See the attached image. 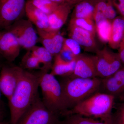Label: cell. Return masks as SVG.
Returning <instances> with one entry per match:
<instances>
[{"instance_id": "obj_1", "label": "cell", "mask_w": 124, "mask_h": 124, "mask_svg": "<svg viewBox=\"0 0 124 124\" xmlns=\"http://www.w3.org/2000/svg\"><path fill=\"white\" fill-rule=\"evenodd\" d=\"M39 73L24 70L15 91L9 99L10 124H17L39 95Z\"/></svg>"}, {"instance_id": "obj_2", "label": "cell", "mask_w": 124, "mask_h": 124, "mask_svg": "<svg viewBox=\"0 0 124 124\" xmlns=\"http://www.w3.org/2000/svg\"><path fill=\"white\" fill-rule=\"evenodd\" d=\"M64 78L60 83L67 111L99 91V78Z\"/></svg>"}, {"instance_id": "obj_3", "label": "cell", "mask_w": 124, "mask_h": 124, "mask_svg": "<svg viewBox=\"0 0 124 124\" xmlns=\"http://www.w3.org/2000/svg\"><path fill=\"white\" fill-rule=\"evenodd\" d=\"M115 98L106 93L97 92L66 111L62 115L76 114L103 121L112 119Z\"/></svg>"}, {"instance_id": "obj_4", "label": "cell", "mask_w": 124, "mask_h": 124, "mask_svg": "<svg viewBox=\"0 0 124 124\" xmlns=\"http://www.w3.org/2000/svg\"><path fill=\"white\" fill-rule=\"evenodd\" d=\"M39 86L42 101L47 109L56 115H62L67 111L60 82L50 73L40 71Z\"/></svg>"}, {"instance_id": "obj_5", "label": "cell", "mask_w": 124, "mask_h": 124, "mask_svg": "<svg viewBox=\"0 0 124 124\" xmlns=\"http://www.w3.org/2000/svg\"><path fill=\"white\" fill-rule=\"evenodd\" d=\"M58 116L46 108L39 94L17 124H58Z\"/></svg>"}, {"instance_id": "obj_6", "label": "cell", "mask_w": 124, "mask_h": 124, "mask_svg": "<svg viewBox=\"0 0 124 124\" xmlns=\"http://www.w3.org/2000/svg\"><path fill=\"white\" fill-rule=\"evenodd\" d=\"M94 57L97 77L101 79L111 76L123 66L118 53L107 46L98 49Z\"/></svg>"}, {"instance_id": "obj_7", "label": "cell", "mask_w": 124, "mask_h": 124, "mask_svg": "<svg viewBox=\"0 0 124 124\" xmlns=\"http://www.w3.org/2000/svg\"><path fill=\"white\" fill-rule=\"evenodd\" d=\"M5 29L13 33L21 47L27 50L36 46L39 41L37 31L33 24L27 19H19Z\"/></svg>"}, {"instance_id": "obj_8", "label": "cell", "mask_w": 124, "mask_h": 124, "mask_svg": "<svg viewBox=\"0 0 124 124\" xmlns=\"http://www.w3.org/2000/svg\"><path fill=\"white\" fill-rule=\"evenodd\" d=\"M27 0H0V31L22 18Z\"/></svg>"}, {"instance_id": "obj_9", "label": "cell", "mask_w": 124, "mask_h": 124, "mask_svg": "<svg viewBox=\"0 0 124 124\" xmlns=\"http://www.w3.org/2000/svg\"><path fill=\"white\" fill-rule=\"evenodd\" d=\"M23 70L20 66L2 64L0 69V88L1 93L8 100L15 91Z\"/></svg>"}, {"instance_id": "obj_10", "label": "cell", "mask_w": 124, "mask_h": 124, "mask_svg": "<svg viewBox=\"0 0 124 124\" xmlns=\"http://www.w3.org/2000/svg\"><path fill=\"white\" fill-rule=\"evenodd\" d=\"M19 43L15 35L7 29L0 31V55L7 62H12L20 54Z\"/></svg>"}, {"instance_id": "obj_11", "label": "cell", "mask_w": 124, "mask_h": 124, "mask_svg": "<svg viewBox=\"0 0 124 124\" xmlns=\"http://www.w3.org/2000/svg\"><path fill=\"white\" fill-rule=\"evenodd\" d=\"M70 78H91L97 77L94 55L80 54L76 58V63Z\"/></svg>"}, {"instance_id": "obj_12", "label": "cell", "mask_w": 124, "mask_h": 124, "mask_svg": "<svg viewBox=\"0 0 124 124\" xmlns=\"http://www.w3.org/2000/svg\"><path fill=\"white\" fill-rule=\"evenodd\" d=\"M101 80L99 92L116 96L124 93V66L115 73Z\"/></svg>"}, {"instance_id": "obj_13", "label": "cell", "mask_w": 124, "mask_h": 124, "mask_svg": "<svg viewBox=\"0 0 124 124\" xmlns=\"http://www.w3.org/2000/svg\"><path fill=\"white\" fill-rule=\"evenodd\" d=\"M36 31L39 41L41 42L43 47L54 56L60 53L64 38L59 33V31H46L38 29H37Z\"/></svg>"}, {"instance_id": "obj_14", "label": "cell", "mask_w": 124, "mask_h": 124, "mask_svg": "<svg viewBox=\"0 0 124 124\" xmlns=\"http://www.w3.org/2000/svg\"><path fill=\"white\" fill-rule=\"evenodd\" d=\"M69 36L75 40L79 44L88 52L96 53L98 49L97 47L94 38L95 35L90 32L75 26L68 25Z\"/></svg>"}, {"instance_id": "obj_15", "label": "cell", "mask_w": 124, "mask_h": 124, "mask_svg": "<svg viewBox=\"0 0 124 124\" xmlns=\"http://www.w3.org/2000/svg\"><path fill=\"white\" fill-rule=\"evenodd\" d=\"M73 6L68 2L61 3L48 15L50 28L51 31H59L67 22Z\"/></svg>"}, {"instance_id": "obj_16", "label": "cell", "mask_w": 124, "mask_h": 124, "mask_svg": "<svg viewBox=\"0 0 124 124\" xmlns=\"http://www.w3.org/2000/svg\"><path fill=\"white\" fill-rule=\"evenodd\" d=\"M27 19L36 27L37 29L51 31L50 28L48 16L35 7L29 0H27L25 8Z\"/></svg>"}, {"instance_id": "obj_17", "label": "cell", "mask_w": 124, "mask_h": 124, "mask_svg": "<svg viewBox=\"0 0 124 124\" xmlns=\"http://www.w3.org/2000/svg\"><path fill=\"white\" fill-rule=\"evenodd\" d=\"M124 36V17L116 16L112 21L108 43L111 48L118 49Z\"/></svg>"}, {"instance_id": "obj_18", "label": "cell", "mask_w": 124, "mask_h": 124, "mask_svg": "<svg viewBox=\"0 0 124 124\" xmlns=\"http://www.w3.org/2000/svg\"><path fill=\"white\" fill-rule=\"evenodd\" d=\"M76 59L71 62H67L62 58L59 54L54 55L53 66L50 72L53 75L68 77L73 73Z\"/></svg>"}, {"instance_id": "obj_19", "label": "cell", "mask_w": 124, "mask_h": 124, "mask_svg": "<svg viewBox=\"0 0 124 124\" xmlns=\"http://www.w3.org/2000/svg\"><path fill=\"white\" fill-rule=\"evenodd\" d=\"M100 0H85L76 4L71 18H89L93 19L95 5Z\"/></svg>"}, {"instance_id": "obj_20", "label": "cell", "mask_w": 124, "mask_h": 124, "mask_svg": "<svg viewBox=\"0 0 124 124\" xmlns=\"http://www.w3.org/2000/svg\"><path fill=\"white\" fill-rule=\"evenodd\" d=\"M38 58L41 66L40 71L49 72L53 66V55L43 46H36L30 50Z\"/></svg>"}, {"instance_id": "obj_21", "label": "cell", "mask_w": 124, "mask_h": 124, "mask_svg": "<svg viewBox=\"0 0 124 124\" xmlns=\"http://www.w3.org/2000/svg\"><path fill=\"white\" fill-rule=\"evenodd\" d=\"M66 116L63 120L60 121L59 124H113L112 119L103 121L76 114H71Z\"/></svg>"}, {"instance_id": "obj_22", "label": "cell", "mask_w": 124, "mask_h": 124, "mask_svg": "<svg viewBox=\"0 0 124 124\" xmlns=\"http://www.w3.org/2000/svg\"><path fill=\"white\" fill-rule=\"evenodd\" d=\"M112 21L105 19L95 24L96 33L99 39L103 43L108 42Z\"/></svg>"}, {"instance_id": "obj_23", "label": "cell", "mask_w": 124, "mask_h": 124, "mask_svg": "<svg viewBox=\"0 0 124 124\" xmlns=\"http://www.w3.org/2000/svg\"><path fill=\"white\" fill-rule=\"evenodd\" d=\"M41 65L38 58L32 53L31 50H28L23 57L20 67L24 70L40 69L41 70Z\"/></svg>"}, {"instance_id": "obj_24", "label": "cell", "mask_w": 124, "mask_h": 124, "mask_svg": "<svg viewBox=\"0 0 124 124\" xmlns=\"http://www.w3.org/2000/svg\"><path fill=\"white\" fill-rule=\"evenodd\" d=\"M69 25L75 26L90 32L95 35L96 27L93 20L89 18H71Z\"/></svg>"}, {"instance_id": "obj_25", "label": "cell", "mask_w": 124, "mask_h": 124, "mask_svg": "<svg viewBox=\"0 0 124 124\" xmlns=\"http://www.w3.org/2000/svg\"><path fill=\"white\" fill-rule=\"evenodd\" d=\"M36 7L47 15L51 13L60 4L50 0H29Z\"/></svg>"}, {"instance_id": "obj_26", "label": "cell", "mask_w": 124, "mask_h": 124, "mask_svg": "<svg viewBox=\"0 0 124 124\" xmlns=\"http://www.w3.org/2000/svg\"><path fill=\"white\" fill-rule=\"evenodd\" d=\"M63 46L69 49L76 56L80 54V45L72 38H64Z\"/></svg>"}, {"instance_id": "obj_27", "label": "cell", "mask_w": 124, "mask_h": 124, "mask_svg": "<svg viewBox=\"0 0 124 124\" xmlns=\"http://www.w3.org/2000/svg\"><path fill=\"white\" fill-rule=\"evenodd\" d=\"M113 124H124V103L120 106L112 115Z\"/></svg>"}, {"instance_id": "obj_28", "label": "cell", "mask_w": 124, "mask_h": 124, "mask_svg": "<svg viewBox=\"0 0 124 124\" xmlns=\"http://www.w3.org/2000/svg\"><path fill=\"white\" fill-rule=\"evenodd\" d=\"M107 5L104 15L107 19L112 21L116 17V13L113 4L110 1H107Z\"/></svg>"}, {"instance_id": "obj_29", "label": "cell", "mask_w": 124, "mask_h": 124, "mask_svg": "<svg viewBox=\"0 0 124 124\" xmlns=\"http://www.w3.org/2000/svg\"><path fill=\"white\" fill-rule=\"evenodd\" d=\"M59 54L63 59L67 62H71L75 60L76 57L70 50L63 46Z\"/></svg>"}, {"instance_id": "obj_30", "label": "cell", "mask_w": 124, "mask_h": 124, "mask_svg": "<svg viewBox=\"0 0 124 124\" xmlns=\"http://www.w3.org/2000/svg\"><path fill=\"white\" fill-rule=\"evenodd\" d=\"M112 4L120 15L124 17V0H113Z\"/></svg>"}, {"instance_id": "obj_31", "label": "cell", "mask_w": 124, "mask_h": 124, "mask_svg": "<svg viewBox=\"0 0 124 124\" xmlns=\"http://www.w3.org/2000/svg\"><path fill=\"white\" fill-rule=\"evenodd\" d=\"M118 54L123 66H124V36L118 48Z\"/></svg>"}, {"instance_id": "obj_32", "label": "cell", "mask_w": 124, "mask_h": 124, "mask_svg": "<svg viewBox=\"0 0 124 124\" xmlns=\"http://www.w3.org/2000/svg\"><path fill=\"white\" fill-rule=\"evenodd\" d=\"M84 0H69L67 2L70 4L71 5H72L73 6L75 5L76 4Z\"/></svg>"}, {"instance_id": "obj_33", "label": "cell", "mask_w": 124, "mask_h": 124, "mask_svg": "<svg viewBox=\"0 0 124 124\" xmlns=\"http://www.w3.org/2000/svg\"><path fill=\"white\" fill-rule=\"evenodd\" d=\"M2 103L0 104V122L1 121L3 115H4V112L2 109Z\"/></svg>"}, {"instance_id": "obj_34", "label": "cell", "mask_w": 124, "mask_h": 124, "mask_svg": "<svg viewBox=\"0 0 124 124\" xmlns=\"http://www.w3.org/2000/svg\"><path fill=\"white\" fill-rule=\"evenodd\" d=\"M50 0L58 4H61V3L67 2V0Z\"/></svg>"}, {"instance_id": "obj_35", "label": "cell", "mask_w": 124, "mask_h": 124, "mask_svg": "<svg viewBox=\"0 0 124 124\" xmlns=\"http://www.w3.org/2000/svg\"><path fill=\"white\" fill-rule=\"evenodd\" d=\"M2 63H1L0 61V69H1V66H2ZM1 94L2 93H1V91L0 88V103H2V101H1Z\"/></svg>"}, {"instance_id": "obj_36", "label": "cell", "mask_w": 124, "mask_h": 124, "mask_svg": "<svg viewBox=\"0 0 124 124\" xmlns=\"http://www.w3.org/2000/svg\"><path fill=\"white\" fill-rule=\"evenodd\" d=\"M113 1V0H107V1H110V2H111L112 3Z\"/></svg>"}, {"instance_id": "obj_37", "label": "cell", "mask_w": 124, "mask_h": 124, "mask_svg": "<svg viewBox=\"0 0 124 124\" xmlns=\"http://www.w3.org/2000/svg\"><path fill=\"white\" fill-rule=\"evenodd\" d=\"M0 124H6V123H5V122H2V121H1V122H0Z\"/></svg>"}, {"instance_id": "obj_38", "label": "cell", "mask_w": 124, "mask_h": 124, "mask_svg": "<svg viewBox=\"0 0 124 124\" xmlns=\"http://www.w3.org/2000/svg\"><path fill=\"white\" fill-rule=\"evenodd\" d=\"M103 0L105 1H107V0Z\"/></svg>"}, {"instance_id": "obj_39", "label": "cell", "mask_w": 124, "mask_h": 124, "mask_svg": "<svg viewBox=\"0 0 124 124\" xmlns=\"http://www.w3.org/2000/svg\"><path fill=\"white\" fill-rule=\"evenodd\" d=\"M1 57V56H0V57Z\"/></svg>"}, {"instance_id": "obj_40", "label": "cell", "mask_w": 124, "mask_h": 124, "mask_svg": "<svg viewBox=\"0 0 124 124\" xmlns=\"http://www.w3.org/2000/svg\"></svg>"}]
</instances>
